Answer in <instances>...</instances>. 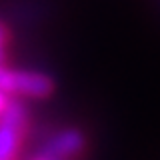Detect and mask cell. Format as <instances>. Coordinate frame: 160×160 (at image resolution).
I'll list each match as a JSON object with an SVG mask.
<instances>
[{
    "mask_svg": "<svg viewBox=\"0 0 160 160\" xmlns=\"http://www.w3.org/2000/svg\"><path fill=\"white\" fill-rule=\"evenodd\" d=\"M56 90V80L42 70L8 68L0 64V92L6 98L44 100Z\"/></svg>",
    "mask_w": 160,
    "mask_h": 160,
    "instance_id": "1",
    "label": "cell"
},
{
    "mask_svg": "<svg viewBox=\"0 0 160 160\" xmlns=\"http://www.w3.org/2000/svg\"><path fill=\"white\" fill-rule=\"evenodd\" d=\"M30 132V110L20 98H8L0 112V160H18Z\"/></svg>",
    "mask_w": 160,
    "mask_h": 160,
    "instance_id": "2",
    "label": "cell"
},
{
    "mask_svg": "<svg viewBox=\"0 0 160 160\" xmlns=\"http://www.w3.org/2000/svg\"><path fill=\"white\" fill-rule=\"evenodd\" d=\"M88 146L86 134L76 126H62L46 134V138L40 142L38 152L40 156L50 160H76Z\"/></svg>",
    "mask_w": 160,
    "mask_h": 160,
    "instance_id": "3",
    "label": "cell"
},
{
    "mask_svg": "<svg viewBox=\"0 0 160 160\" xmlns=\"http://www.w3.org/2000/svg\"><path fill=\"white\" fill-rule=\"evenodd\" d=\"M8 40H10V30L8 26L0 20V64L4 62V50L8 46Z\"/></svg>",
    "mask_w": 160,
    "mask_h": 160,
    "instance_id": "4",
    "label": "cell"
},
{
    "mask_svg": "<svg viewBox=\"0 0 160 160\" xmlns=\"http://www.w3.org/2000/svg\"><path fill=\"white\" fill-rule=\"evenodd\" d=\"M2 64H4V62H2ZM6 100H8V98L4 96L2 92H0V112H2V108H4V104H6Z\"/></svg>",
    "mask_w": 160,
    "mask_h": 160,
    "instance_id": "5",
    "label": "cell"
}]
</instances>
